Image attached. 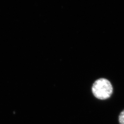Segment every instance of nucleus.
<instances>
[{"instance_id": "f257e3e1", "label": "nucleus", "mask_w": 124, "mask_h": 124, "mask_svg": "<svg viewBox=\"0 0 124 124\" xmlns=\"http://www.w3.org/2000/svg\"><path fill=\"white\" fill-rule=\"evenodd\" d=\"M92 91L96 98L100 100H105L111 96L113 88L108 80L105 78H100L97 80L93 84Z\"/></svg>"}, {"instance_id": "f03ea898", "label": "nucleus", "mask_w": 124, "mask_h": 124, "mask_svg": "<svg viewBox=\"0 0 124 124\" xmlns=\"http://www.w3.org/2000/svg\"><path fill=\"white\" fill-rule=\"evenodd\" d=\"M119 120L120 124H124V110L120 113L119 117Z\"/></svg>"}]
</instances>
